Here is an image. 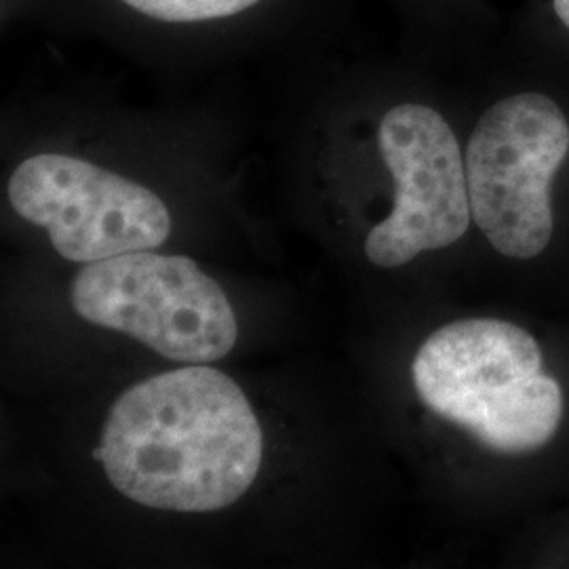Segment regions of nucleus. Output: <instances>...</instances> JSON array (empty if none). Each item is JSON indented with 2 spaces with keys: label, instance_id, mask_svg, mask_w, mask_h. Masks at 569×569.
Masks as SVG:
<instances>
[{
  "label": "nucleus",
  "instance_id": "f257e3e1",
  "mask_svg": "<svg viewBox=\"0 0 569 569\" xmlns=\"http://www.w3.org/2000/svg\"><path fill=\"white\" fill-rule=\"evenodd\" d=\"M100 446L110 483L129 500L211 512L251 488L264 437L232 378L190 366L127 388L108 413Z\"/></svg>",
  "mask_w": 569,
  "mask_h": 569
},
{
  "label": "nucleus",
  "instance_id": "f03ea898",
  "mask_svg": "<svg viewBox=\"0 0 569 569\" xmlns=\"http://www.w3.org/2000/svg\"><path fill=\"white\" fill-rule=\"evenodd\" d=\"M411 376L432 413L496 453L545 448L563 418V392L545 373L540 346L526 329L500 319L437 329L420 346Z\"/></svg>",
  "mask_w": 569,
  "mask_h": 569
},
{
  "label": "nucleus",
  "instance_id": "7ed1b4c3",
  "mask_svg": "<svg viewBox=\"0 0 569 569\" xmlns=\"http://www.w3.org/2000/svg\"><path fill=\"white\" fill-rule=\"evenodd\" d=\"M70 296L84 321L131 336L171 361L213 363L239 336L222 287L183 256L133 251L89 262Z\"/></svg>",
  "mask_w": 569,
  "mask_h": 569
},
{
  "label": "nucleus",
  "instance_id": "20e7f679",
  "mask_svg": "<svg viewBox=\"0 0 569 569\" xmlns=\"http://www.w3.org/2000/svg\"><path fill=\"white\" fill-rule=\"evenodd\" d=\"M569 152V122L547 96L493 103L467 148L472 220L507 258L540 256L552 237L550 182Z\"/></svg>",
  "mask_w": 569,
  "mask_h": 569
},
{
  "label": "nucleus",
  "instance_id": "39448f33",
  "mask_svg": "<svg viewBox=\"0 0 569 569\" xmlns=\"http://www.w3.org/2000/svg\"><path fill=\"white\" fill-rule=\"evenodd\" d=\"M9 201L42 226L70 262H100L167 241L171 216L148 188L68 154L26 159L9 180Z\"/></svg>",
  "mask_w": 569,
  "mask_h": 569
},
{
  "label": "nucleus",
  "instance_id": "423d86ee",
  "mask_svg": "<svg viewBox=\"0 0 569 569\" xmlns=\"http://www.w3.org/2000/svg\"><path fill=\"white\" fill-rule=\"evenodd\" d=\"M378 143L397 183L395 207L366 239L371 264L399 268L460 241L470 226L467 163L448 121L422 103L390 108Z\"/></svg>",
  "mask_w": 569,
  "mask_h": 569
},
{
  "label": "nucleus",
  "instance_id": "0eeeda50",
  "mask_svg": "<svg viewBox=\"0 0 569 569\" xmlns=\"http://www.w3.org/2000/svg\"><path fill=\"white\" fill-rule=\"evenodd\" d=\"M138 13L161 21H207L230 18L260 0H122Z\"/></svg>",
  "mask_w": 569,
  "mask_h": 569
},
{
  "label": "nucleus",
  "instance_id": "6e6552de",
  "mask_svg": "<svg viewBox=\"0 0 569 569\" xmlns=\"http://www.w3.org/2000/svg\"><path fill=\"white\" fill-rule=\"evenodd\" d=\"M552 4H555L559 20L566 23V28H569V0H552Z\"/></svg>",
  "mask_w": 569,
  "mask_h": 569
},
{
  "label": "nucleus",
  "instance_id": "1a4fd4ad",
  "mask_svg": "<svg viewBox=\"0 0 569 569\" xmlns=\"http://www.w3.org/2000/svg\"><path fill=\"white\" fill-rule=\"evenodd\" d=\"M93 460H98V462H102L103 460V448L100 446V448L93 449Z\"/></svg>",
  "mask_w": 569,
  "mask_h": 569
}]
</instances>
